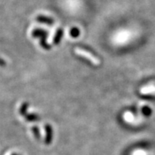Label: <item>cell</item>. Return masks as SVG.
<instances>
[{"label":"cell","mask_w":155,"mask_h":155,"mask_svg":"<svg viewBox=\"0 0 155 155\" xmlns=\"http://www.w3.org/2000/svg\"><path fill=\"white\" fill-rule=\"evenodd\" d=\"M24 117L28 121H37L40 120V117L37 115L33 114V113H30V114L28 113V114L25 115Z\"/></svg>","instance_id":"cell-6"},{"label":"cell","mask_w":155,"mask_h":155,"mask_svg":"<svg viewBox=\"0 0 155 155\" xmlns=\"http://www.w3.org/2000/svg\"><path fill=\"white\" fill-rule=\"evenodd\" d=\"M32 36L33 37H47V33L45 31L42 30V29H34L32 32Z\"/></svg>","instance_id":"cell-5"},{"label":"cell","mask_w":155,"mask_h":155,"mask_svg":"<svg viewBox=\"0 0 155 155\" xmlns=\"http://www.w3.org/2000/svg\"><path fill=\"white\" fill-rule=\"evenodd\" d=\"M63 30L62 29H58L57 31H56V33L55 35V37L53 39V44L54 45H58V44L61 41V38L63 37Z\"/></svg>","instance_id":"cell-4"},{"label":"cell","mask_w":155,"mask_h":155,"mask_svg":"<svg viewBox=\"0 0 155 155\" xmlns=\"http://www.w3.org/2000/svg\"><path fill=\"white\" fill-rule=\"evenodd\" d=\"M79 34H80L79 29H78V28H76V27L72 28V29H71V31H70V35H71L72 37H74V38H76V37H78Z\"/></svg>","instance_id":"cell-8"},{"label":"cell","mask_w":155,"mask_h":155,"mask_svg":"<svg viewBox=\"0 0 155 155\" xmlns=\"http://www.w3.org/2000/svg\"><path fill=\"white\" fill-rule=\"evenodd\" d=\"M36 20L38 21V22L41 23H45V24L47 25H53L54 24V20L51 18H48V17L43 16V15H38V16L36 18Z\"/></svg>","instance_id":"cell-3"},{"label":"cell","mask_w":155,"mask_h":155,"mask_svg":"<svg viewBox=\"0 0 155 155\" xmlns=\"http://www.w3.org/2000/svg\"><path fill=\"white\" fill-rule=\"evenodd\" d=\"M75 52L78 55H81V56H82V57H85L86 58V59H88L90 61L92 62L94 64H95V65H98V64L100 63V60H99L96 56H94V55H92V54L90 53V52H88V51H85L83 49L76 48Z\"/></svg>","instance_id":"cell-1"},{"label":"cell","mask_w":155,"mask_h":155,"mask_svg":"<svg viewBox=\"0 0 155 155\" xmlns=\"http://www.w3.org/2000/svg\"><path fill=\"white\" fill-rule=\"evenodd\" d=\"M32 131L34 134L35 137L37 138V139H39L41 138V134H40V131H39V128L37 126H34L32 127Z\"/></svg>","instance_id":"cell-9"},{"label":"cell","mask_w":155,"mask_h":155,"mask_svg":"<svg viewBox=\"0 0 155 155\" xmlns=\"http://www.w3.org/2000/svg\"><path fill=\"white\" fill-rule=\"evenodd\" d=\"M142 112L143 114L146 116H149L151 114V109L147 106H144L142 109Z\"/></svg>","instance_id":"cell-10"},{"label":"cell","mask_w":155,"mask_h":155,"mask_svg":"<svg viewBox=\"0 0 155 155\" xmlns=\"http://www.w3.org/2000/svg\"><path fill=\"white\" fill-rule=\"evenodd\" d=\"M28 108H29V104H28V103H23L20 108L19 113H20L21 116H25V115L27 114L26 112H27V110H28Z\"/></svg>","instance_id":"cell-7"},{"label":"cell","mask_w":155,"mask_h":155,"mask_svg":"<svg viewBox=\"0 0 155 155\" xmlns=\"http://www.w3.org/2000/svg\"><path fill=\"white\" fill-rule=\"evenodd\" d=\"M45 132H46V139H45V143L46 144H50L52 139V128L51 125L45 124Z\"/></svg>","instance_id":"cell-2"},{"label":"cell","mask_w":155,"mask_h":155,"mask_svg":"<svg viewBox=\"0 0 155 155\" xmlns=\"http://www.w3.org/2000/svg\"><path fill=\"white\" fill-rule=\"evenodd\" d=\"M6 62L4 61V59L0 58V67H5L6 66Z\"/></svg>","instance_id":"cell-11"},{"label":"cell","mask_w":155,"mask_h":155,"mask_svg":"<svg viewBox=\"0 0 155 155\" xmlns=\"http://www.w3.org/2000/svg\"><path fill=\"white\" fill-rule=\"evenodd\" d=\"M12 155H19V154H18V153H13Z\"/></svg>","instance_id":"cell-12"}]
</instances>
